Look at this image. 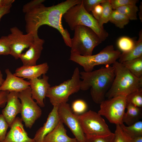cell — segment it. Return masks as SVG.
Returning a JSON list of instances; mask_svg holds the SVG:
<instances>
[{
  "mask_svg": "<svg viewBox=\"0 0 142 142\" xmlns=\"http://www.w3.org/2000/svg\"><path fill=\"white\" fill-rule=\"evenodd\" d=\"M58 106H53L46 122L37 131L34 138L35 142H43L45 137L57 126L60 119L58 113Z\"/></svg>",
  "mask_w": 142,
  "mask_h": 142,
  "instance_id": "obj_19",
  "label": "cell"
},
{
  "mask_svg": "<svg viewBox=\"0 0 142 142\" xmlns=\"http://www.w3.org/2000/svg\"><path fill=\"white\" fill-rule=\"evenodd\" d=\"M77 142H78L77 141Z\"/></svg>",
  "mask_w": 142,
  "mask_h": 142,
  "instance_id": "obj_45",
  "label": "cell"
},
{
  "mask_svg": "<svg viewBox=\"0 0 142 142\" xmlns=\"http://www.w3.org/2000/svg\"><path fill=\"white\" fill-rule=\"evenodd\" d=\"M142 57V31L139 32L138 40L135 42L134 46L129 52L121 53L119 58V62H124L132 60Z\"/></svg>",
  "mask_w": 142,
  "mask_h": 142,
  "instance_id": "obj_21",
  "label": "cell"
},
{
  "mask_svg": "<svg viewBox=\"0 0 142 142\" xmlns=\"http://www.w3.org/2000/svg\"><path fill=\"white\" fill-rule=\"evenodd\" d=\"M120 126L123 130L131 137L142 136V121H139L129 126H126L123 123Z\"/></svg>",
  "mask_w": 142,
  "mask_h": 142,
  "instance_id": "obj_25",
  "label": "cell"
},
{
  "mask_svg": "<svg viewBox=\"0 0 142 142\" xmlns=\"http://www.w3.org/2000/svg\"><path fill=\"white\" fill-rule=\"evenodd\" d=\"M49 68V66L46 62L38 65H23L17 68L13 74L18 77L30 80L45 74Z\"/></svg>",
  "mask_w": 142,
  "mask_h": 142,
  "instance_id": "obj_18",
  "label": "cell"
},
{
  "mask_svg": "<svg viewBox=\"0 0 142 142\" xmlns=\"http://www.w3.org/2000/svg\"><path fill=\"white\" fill-rule=\"evenodd\" d=\"M4 80L3 78L1 70H0V86L2 84Z\"/></svg>",
  "mask_w": 142,
  "mask_h": 142,
  "instance_id": "obj_43",
  "label": "cell"
},
{
  "mask_svg": "<svg viewBox=\"0 0 142 142\" xmlns=\"http://www.w3.org/2000/svg\"><path fill=\"white\" fill-rule=\"evenodd\" d=\"M22 122L21 118L16 117L2 142H35L34 138L28 136Z\"/></svg>",
  "mask_w": 142,
  "mask_h": 142,
  "instance_id": "obj_15",
  "label": "cell"
},
{
  "mask_svg": "<svg viewBox=\"0 0 142 142\" xmlns=\"http://www.w3.org/2000/svg\"><path fill=\"white\" fill-rule=\"evenodd\" d=\"M115 10L125 16L129 20H134L137 19V13L139 10L136 4L126 5Z\"/></svg>",
  "mask_w": 142,
  "mask_h": 142,
  "instance_id": "obj_24",
  "label": "cell"
},
{
  "mask_svg": "<svg viewBox=\"0 0 142 142\" xmlns=\"http://www.w3.org/2000/svg\"><path fill=\"white\" fill-rule=\"evenodd\" d=\"M58 113L60 120L69 129L78 142H85V135L82 131L78 115L73 112L67 103L58 107Z\"/></svg>",
  "mask_w": 142,
  "mask_h": 142,
  "instance_id": "obj_11",
  "label": "cell"
},
{
  "mask_svg": "<svg viewBox=\"0 0 142 142\" xmlns=\"http://www.w3.org/2000/svg\"><path fill=\"white\" fill-rule=\"evenodd\" d=\"M78 117L85 138L104 136L113 133L98 113L90 110Z\"/></svg>",
  "mask_w": 142,
  "mask_h": 142,
  "instance_id": "obj_8",
  "label": "cell"
},
{
  "mask_svg": "<svg viewBox=\"0 0 142 142\" xmlns=\"http://www.w3.org/2000/svg\"><path fill=\"white\" fill-rule=\"evenodd\" d=\"M71 108L74 113L79 115L87 111L88 105L84 101L81 99H78L73 103Z\"/></svg>",
  "mask_w": 142,
  "mask_h": 142,
  "instance_id": "obj_31",
  "label": "cell"
},
{
  "mask_svg": "<svg viewBox=\"0 0 142 142\" xmlns=\"http://www.w3.org/2000/svg\"><path fill=\"white\" fill-rule=\"evenodd\" d=\"M82 0H67L57 4L45 7L41 3L26 13V30L27 33H32L34 37H38V30L41 26L47 25L58 31L66 45L70 48V34L63 28L62 19L63 15L71 7L81 3Z\"/></svg>",
  "mask_w": 142,
  "mask_h": 142,
  "instance_id": "obj_1",
  "label": "cell"
},
{
  "mask_svg": "<svg viewBox=\"0 0 142 142\" xmlns=\"http://www.w3.org/2000/svg\"><path fill=\"white\" fill-rule=\"evenodd\" d=\"M81 79L78 67L74 69L71 78L59 84L50 87L47 93L46 97L54 106L58 107L66 103L69 97L78 92L80 90Z\"/></svg>",
  "mask_w": 142,
  "mask_h": 142,
  "instance_id": "obj_6",
  "label": "cell"
},
{
  "mask_svg": "<svg viewBox=\"0 0 142 142\" xmlns=\"http://www.w3.org/2000/svg\"><path fill=\"white\" fill-rule=\"evenodd\" d=\"M9 92L7 91H0V107H4L7 103V98Z\"/></svg>",
  "mask_w": 142,
  "mask_h": 142,
  "instance_id": "obj_39",
  "label": "cell"
},
{
  "mask_svg": "<svg viewBox=\"0 0 142 142\" xmlns=\"http://www.w3.org/2000/svg\"><path fill=\"white\" fill-rule=\"evenodd\" d=\"M100 4L103 7V10L101 16L98 21L100 26L102 28H103V24L109 21L113 10L109 0H106Z\"/></svg>",
  "mask_w": 142,
  "mask_h": 142,
  "instance_id": "obj_26",
  "label": "cell"
},
{
  "mask_svg": "<svg viewBox=\"0 0 142 142\" xmlns=\"http://www.w3.org/2000/svg\"><path fill=\"white\" fill-rule=\"evenodd\" d=\"M127 103L142 108V88L134 91L126 96Z\"/></svg>",
  "mask_w": 142,
  "mask_h": 142,
  "instance_id": "obj_29",
  "label": "cell"
},
{
  "mask_svg": "<svg viewBox=\"0 0 142 142\" xmlns=\"http://www.w3.org/2000/svg\"><path fill=\"white\" fill-rule=\"evenodd\" d=\"M9 125L2 114H0V142L4 139Z\"/></svg>",
  "mask_w": 142,
  "mask_h": 142,
  "instance_id": "obj_34",
  "label": "cell"
},
{
  "mask_svg": "<svg viewBox=\"0 0 142 142\" xmlns=\"http://www.w3.org/2000/svg\"><path fill=\"white\" fill-rule=\"evenodd\" d=\"M122 63L135 77L142 79V57Z\"/></svg>",
  "mask_w": 142,
  "mask_h": 142,
  "instance_id": "obj_23",
  "label": "cell"
},
{
  "mask_svg": "<svg viewBox=\"0 0 142 142\" xmlns=\"http://www.w3.org/2000/svg\"><path fill=\"white\" fill-rule=\"evenodd\" d=\"M63 17L72 30L77 26H83L92 29L102 40L108 35V32L100 26L98 21L86 11L82 2L70 8Z\"/></svg>",
  "mask_w": 142,
  "mask_h": 142,
  "instance_id": "obj_4",
  "label": "cell"
},
{
  "mask_svg": "<svg viewBox=\"0 0 142 142\" xmlns=\"http://www.w3.org/2000/svg\"><path fill=\"white\" fill-rule=\"evenodd\" d=\"M18 96L21 104V118L25 126L31 129L41 116L42 110L32 99L30 87L18 92Z\"/></svg>",
  "mask_w": 142,
  "mask_h": 142,
  "instance_id": "obj_10",
  "label": "cell"
},
{
  "mask_svg": "<svg viewBox=\"0 0 142 142\" xmlns=\"http://www.w3.org/2000/svg\"><path fill=\"white\" fill-rule=\"evenodd\" d=\"M10 45L7 36H3L0 38V55L10 54Z\"/></svg>",
  "mask_w": 142,
  "mask_h": 142,
  "instance_id": "obj_32",
  "label": "cell"
},
{
  "mask_svg": "<svg viewBox=\"0 0 142 142\" xmlns=\"http://www.w3.org/2000/svg\"><path fill=\"white\" fill-rule=\"evenodd\" d=\"M121 52L115 50L113 45L107 46L99 53L94 55L83 56L70 54V59L82 66L84 71L91 72L96 65L113 64L119 59Z\"/></svg>",
  "mask_w": 142,
  "mask_h": 142,
  "instance_id": "obj_7",
  "label": "cell"
},
{
  "mask_svg": "<svg viewBox=\"0 0 142 142\" xmlns=\"http://www.w3.org/2000/svg\"><path fill=\"white\" fill-rule=\"evenodd\" d=\"M135 42L133 39L129 37L123 36L118 40L117 45L122 53H125L129 52L133 48Z\"/></svg>",
  "mask_w": 142,
  "mask_h": 142,
  "instance_id": "obj_28",
  "label": "cell"
},
{
  "mask_svg": "<svg viewBox=\"0 0 142 142\" xmlns=\"http://www.w3.org/2000/svg\"><path fill=\"white\" fill-rule=\"evenodd\" d=\"M106 0H82L83 6L86 11L90 13L96 6L104 2Z\"/></svg>",
  "mask_w": 142,
  "mask_h": 142,
  "instance_id": "obj_36",
  "label": "cell"
},
{
  "mask_svg": "<svg viewBox=\"0 0 142 142\" xmlns=\"http://www.w3.org/2000/svg\"><path fill=\"white\" fill-rule=\"evenodd\" d=\"M14 0H0V8L6 5L12 4Z\"/></svg>",
  "mask_w": 142,
  "mask_h": 142,
  "instance_id": "obj_41",
  "label": "cell"
},
{
  "mask_svg": "<svg viewBox=\"0 0 142 142\" xmlns=\"http://www.w3.org/2000/svg\"><path fill=\"white\" fill-rule=\"evenodd\" d=\"M49 77L45 74L42 78H36L29 80L32 97L36 100L38 105L41 107L45 106L44 100L47 91L50 87L48 82Z\"/></svg>",
  "mask_w": 142,
  "mask_h": 142,
  "instance_id": "obj_13",
  "label": "cell"
},
{
  "mask_svg": "<svg viewBox=\"0 0 142 142\" xmlns=\"http://www.w3.org/2000/svg\"><path fill=\"white\" fill-rule=\"evenodd\" d=\"M131 138L133 142H142V136H138Z\"/></svg>",
  "mask_w": 142,
  "mask_h": 142,
  "instance_id": "obj_42",
  "label": "cell"
},
{
  "mask_svg": "<svg viewBox=\"0 0 142 142\" xmlns=\"http://www.w3.org/2000/svg\"><path fill=\"white\" fill-rule=\"evenodd\" d=\"M10 31L11 33L7 36L10 45V54L17 59L19 58L22 52L33 43L34 37L32 33L23 34L16 27L11 28Z\"/></svg>",
  "mask_w": 142,
  "mask_h": 142,
  "instance_id": "obj_12",
  "label": "cell"
},
{
  "mask_svg": "<svg viewBox=\"0 0 142 142\" xmlns=\"http://www.w3.org/2000/svg\"><path fill=\"white\" fill-rule=\"evenodd\" d=\"M18 93L15 92H9L7 96L6 105L2 111V114L9 127L17 115L21 112V104L18 97Z\"/></svg>",
  "mask_w": 142,
  "mask_h": 142,
  "instance_id": "obj_14",
  "label": "cell"
},
{
  "mask_svg": "<svg viewBox=\"0 0 142 142\" xmlns=\"http://www.w3.org/2000/svg\"><path fill=\"white\" fill-rule=\"evenodd\" d=\"M126 108L127 111L123 116V123L129 126L140 121L142 116V108L128 103H127Z\"/></svg>",
  "mask_w": 142,
  "mask_h": 142,
  "instance_id": "obj_22",
  "label": "cell"
},
{
  "mask_svg": "<svg viewBox=\"0 0 142 142\" xmlns=\"http://www.w3.org/2000/svg\"><path fill=\"white\" fill-rule=\"evenodd\" d=\"M142 3H141L140 5V7H139V18L140 20L141 21L142 20Z\"/></svg>",
  "mask_w": 142,
  "mask_h": 142,
  "instance_id": "obj_44",
  "label": "cell"
},
{
  "mask_svg": "<svg viewBox=\"0 0 142 142\" xmlns=\"http://www.w3.org/2000/svg\"><path fill=\"white\" fill-rule=\"evenodd\" d=\"M138 1L137 0H109L112 8L114 10L127 4H136Z\"/></svg>",
  "mask_w": 142,
  "mask_h": 142,
  "instance_id": "obj_33",
  "label": "cell"
},
{
  "mask_svg": "<svg viewBox=\"0 0 142 142\" xmlns=\"http://www.w3.org/2000/svg\"><path fill=\"white\" fill-rule=\"evenodd\" d=\"M12 6V4H9L0 8V21L3 16L10 12Z\"/></svg>",
  "mask_w": 142,
  "mask_h": 142,
  "instance_id": "obj_40",
  "label": "cell"
},
{
  "mask_svg": "<svg viewBox=\"0 0 142 142\" xmlns=\"http://www.w3.org/2000/svg\"><path fill=\"white\" fill-rule=\"evenodd\" d=\"M98 113L104 116L111 123L120 125L127 103L126 97L118 95L105 100L100 104Z\"/></svg>",
  "mask_w": 142,
  "mask_h": 142,
  "instance_id": "obj_9",
  "label": "cell"
},
{
  "mask_svg": "<svg viewBox=\"0 0 142 142\" xmlns=\"http://www.w3.org/2000/svg\"><path fill=\"white\" fill-rule=\"evenodd\" d=\"M114 133L104 136L85 138V142H114Z\"/></svg>",
  "mask_w": 142,
  "mask_h": 142,
  "instance_id": "obj_35",
  "label": "cell"
},
{
  "mask_svg": "<svg viewBox=\"0 0 142 142\" xmlns=\"http://www.w3.org/2000/svg\"><path fill=\"white\" fill-rule=\"evenodd\" d=\"M103 10V7L100 4H98L94 7L91 12L92 16L97 21L100 18Z\"/></svg>",
  "mask_w": 142,
  "mask_h": 142,
  "instance_id": "obj_38",
  "label": "cell"
},
{
  "mask_svg": "<svg viewBox=\"0 0 142 142\" xmlns=\"http://www.w3.org/2000/svg\"><path fill=\"white\" fill-rule=\"evenodd\" d=\"M129 19L116 10H114L109 21L116 27L122 29L129 22Z\"/></svg>",
  "mask_w": 142,
  "mask_h": 142,
  "instance_id": "obj_27",
  "label": "cell"
},
{
  "mask_svg": "<svg viewBox=\"0 0 142 142\" xmlns=\"http://www.w3.org/2000/svg\"><path fill=\"white\" fill-rule=\"evenodd\" d=\"M44 40L39 37L34 38L33 43L25 53H22L19 58L23 63V65L31 66L36 65V62L40 56L43 49Z\"/></svg>",
  "mask_w": 142,
  "mask_h": 142,
  "instance_id": "obj_17",
  "label": "cell"
},
{
  "mask_svg": "<svg viewBox=\"0 0 142 142\" xmlns=\"http://www.w3.org/2000/svg\"><path fill=\"white\" fill-rule=\"evenodd\" d=\"M75 138L69 136L63 123L60 120L55 127L44 138L43 142H77Z\"/></svg>",
  "mask_w": 142,
  "mask_h": 142,
  "instance_id": "obj_20",
  "label": "cell"
},
{
  "mask_svg": "<svg viewBox=\"0 0 142 142\" xmlns=\"http://www.w3.org/2000/svg\"><path fill=\"white\" fill-rule=\"evenodd\" d=\"M80 90L90 89L92 99L94 102L100 104L105 100V95L110 88L115 75L114 67L108 66L87 72H80Z\"/></svg>",
  "mask_w": 142,
  "mask_h": 142,
  "instance_id": "obj_2",
  "label": "cell"
},
{
  "mask_svg": "<svg viewBox=\"0 0 142 142\" xmlns=\"http://www.w3.org/2000/svg\"><path fill=\"white\" fill-rule=\"evenodd\" d=\"M5 72L6 74V78L0 86V91L19 92L30 87L29 81L15 76L11 72L9 69H6Z\"/></svg>",
  "mask_w": 142,
  "mask_h": 142,
  "instance_id": "obj_16",
  "label": "cell"
},
{
  "mask_svg": "<svg viewBox=\"0 0 142 142\" xmlns=\"http://www.w3.org/2000/svg\"><path fill=\"white\" fill-rule=\"evenodd\" d=\"M44 0H34L25 4L23 7V12L25 13L28 12L38 5L45 1Z\"/></svg>",
  "mask_w": 142,
  "mask_h": 142,
  "instance_id": "obj_37",
  "label": "cell"
},
{
  "mask_svg": "<svg viewBox=\"0 0 142 142\" xmlns=\"http://www.w3.org/2000/svg\"><path fill=\"white\" fill-rule=\"evenodd\" d=\"M116 125L114 142H133L132 138L123 130L120 125Z\"/></svg>",
  "mask_w": 142,
  "mask_h": 142,
  "instance_id": "obj_30",
  "label": "cell"
},
{
  "mask_svg": "<svg viewBox=\"0 0 142 142\" xmlns=\"http://www.w3.org/2000/svg\"><path fill=\"white\" fill-rule=\"evenodd\" d=\"M74 31V36L71 39L70 54L91 55L94 48L102 42L94 32L87 27L78 26Z\"/></svg>",
  "mask_w": 142,
  "mask_h": 142,
  "instance_id": "obj_5",
  "label": "cell"
},
{
  "mask_svg": "<svg viewBox=\"0 0 142 142\" xmlns=\"http://www.w3.org/2000/svg\"><path fill=\"white\" fill-rule=\"evenodd\" d=\"M115 75L105 97L109 99L118 95L126 96L142 88V79L138 78L122 63L116 61L112 64Z\"/></svg>",
  "mask_w": 142,
  "mask_h": 142,
  "instance_id": "obj_3",
  "label": "cell"
}]
</instances>
